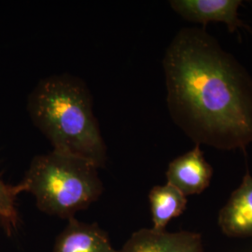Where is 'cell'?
<instances>
[{
    "instance_id": "6da1fadb",
    "label": "cell",
    "mask_w": 252,
    "mask_h": 252,
    "mask_svg": "<svg viewBox=\"0 0 252 252\" xmlns=\"http://www.w3.org/2000/svg\"><path fill=\"white\" fill-rule=\"evenodd\" d=\"M162 66L174 123L195 145L241 150L252 143V79L205 28H182Z\"/></svg>"
},
{
    "instance_id": "7a4b0ae2",
    "label": "cell",
    "mask_w": 252,
    "mask_h": 252,
    "mask_svg": "<svg viewBox=\"0 0 252 252\" xmlns=\"http://www.w3.org/2000/svg\"><path fill=\"white\" fill-rule=\"evenodd\" d=\"M27 111L54 151L82 158L98 169L105 167L107 146L90 91L81 80L62 74L39 81L28 97Z\"/></svg>"
},
{
    "instance_id": "3957f363",
    "label": "cell",
    "mask_w": 252,
    "mask_h": 252,
    "mask_svg": "<svg viewBox=\"0 0 252 252\" xmlns=\"http://www.w3.org/2000/svg\"><path fill=\"white\" fill-rule=\"evenodd\" d=\"M14 187L17 194L34 195L42 212L68 220L95 202L104 189L94 164L55 151L36 156Z\"/></svg>"
},
{
    "instance_id": "277c9868",
    "label": "cell",
    "mask_w": 252,
    "mask_h": 252,
    "mask_svg": "<svg viewBox=\"0 0 252 252\" xmlns=\"http://www.w3.org/2000/svg\"><path fill=\"white\" fill-rule=\"evenodd\" d=\"M241 0H172L170 6L186 21L202 24L206 28L208 23H224L230 33L244 28L252 35V28L241 21L238 8Z\"/></svg>"
},
{
    "instance_id": "5b68a950",
    "label": "cell",
    "mask_w": 252,
    "mask_h": 252,
    "mask_svg": "<svg viewBox=\"0 0 252 252\" xmlns=\"http://www.w3.org/2000/svg\"><path fill=\"white\" fill-rule=\"evenodd\" d=\"M213 168L207 162L199 145L174 159L166 171L167 183L185 195L199 194L210 184Z\"/></svg>"
},
{
    "instance_id": "8992f818",
    "label": "cell",
    "mask_w": 252,
    "mask_h": 252,
    "mask_svg": "<svg viewBox=\"0 0 252 252\" xmlns=\"http://www.w3.org/2000/svg\"><path fill=\"white\" fill-rule=\"evenodd\" d=\"M203 241L192 232L168 233L154 229L136 231L118 252H202Z\"/></svg>"
},
{
    "instance_id": "52a82bcc",
    "label": "cell",
    "mask_w": 252,
    "mask_h": 252,
    "mask_svg": "<svg viewBox=\"0 0 252 252\" xmlns=\"http://www.w3.org/2000/svg\"><path fill=\"white\" fill-rule=\"evenodd\" d=\"M219 225L228 236H252V176L248 167L240 186L220 209Z\"/></svg>"
},
{
    "instance_id": "ba28073f",
    "label": "cell",
    "mask_w": 252,
    "mask_h": 252,
    "mask_svg": "<svg viewBox=\"0 0 252 252\" xmlns=\"http://www.w3.org/2000/svg\"><path fill=\"white\" fill-rule=\"evenodd\" d=\"M54 252H118L96 223L71 218L54 244Z\"/></svg>"
},
{
    "instance_id": "9c48e42d",
    "label": "cell",
    "mask_w": 252,
    "mask_h": 252,
    "mask_svg": "<svg viewBox=\"0 0 252 252\" xmlns=\"http://www.w3.org/2000/svg\"><path fill=\"white\" fill-rule=\"evenodd\" d=\"M153 229L165 231L173 219L180 216L187 207L186 196L171 184L154 186L149 194Z\"/></svg>"
},
{
    "instance_id": "30bf717a",
    "label": "cell",
    "mask_w": 252,
    "mask_h": 252,
    "mask_svg": "<svg viewBox=\"0 0 252 252\" xmlns=\"http://www.w3.org/2000/svg\"><path fill=\"white\" fill-rule=\"evenodd\" d=\"M17 195L15 187L6 184L0 178V223L8 234L17 229L20 221L16 208Z\"/></svg>"
}]
</instances>
